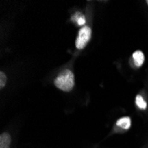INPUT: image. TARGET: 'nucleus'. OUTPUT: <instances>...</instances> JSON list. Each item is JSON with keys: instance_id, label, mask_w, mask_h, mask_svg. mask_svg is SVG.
Instances as JSON below:
<instances>
[{"instance_id": "1", "label": "nucleus", "mask_w": 148, "mask_h": 148, "mask_svg": "<svg viewBox=\"0 0 148 148\" xmlns=\"http://www.w3.org/2000/svg\"><path fill=\"white\" fill-rule=\"evenodd\" d=\"M54 85L62 91H71L75 86L74 73L70 69H64L54 79Z\"/></svg>"}, {"instance_id": "2", "label": "nucleus", "mask_w": 148, "mask_h": 148, "mask_svg": "<svg viewBox=\"0 0 148 148\" xmlns=\"http://www.w3.org/2000/svg\"><path fill=\"white\" fill-rule=\"evenodd\" d=\"M90 36H91V29L90 27H88V26L82 27L78 32V36L75 40L76 48L78 50L84 49L90 40Z\"/></svg>"}, {"instance_id": "3", "label": "nucleus", "mask_w": 148, "mask_h": 148, "mask_svg": "<svg viewBox=\"0 0 148 148\" xmlns=\"http://www.w3.org/2000/svg\"><path fill=\"white\" fill-rule=\"evenodd\" d=\"M12 142V138L10 134L4 132L0 136V148H10Z\"/></svg>"}, {"instance_id": "4", "label": "nucleus", "mask_w": 148, "mask_h": 148, "mask_svg": "<svg viewBox=\"0 0 148 148\" xmlns=\"http://www.w3.org/2000/svg\"><path fill=\"white\" fill-rule=\"evenodd\" d=\"M132 59L136 66H141L145 61V55L141 51H136L135 52H133Z\"/></svg>"}, {"instance_id": "5", "label": "nucleus", "mask_w": 148, "mask_h": 148, "mask_svg": "<svg viewBox=\"0 0 148 148\" xmlns=\"http://www.w3.org/2000/svg\"><path fill=\"white\" fill-rule=\"evenodd\" d=\"M116 124L121 127L122 129L123 130H128L130 129V125H131V121H130V118L128 117V116H125V117H123V118H121L117 121V123Z\"/></svg>"}, {"instance_id": "6", "label": "nucleus", "mask_w": 148, "mask_h": 148, "mask_svg": "<svg viewBox=\"0 0 148 148\" xmlns=\"http://www.w3.org/2000/svg\"><path fill=\"white\" fill-rule=\"evenodd\" d=\"M136 105L139 107L140 109H143V110H145L146 108V106H147V104H146L145 100L143 99V97L141 95H138L136 97Z\"/></svg>"}, {"instance_id": "7", "label": "nucleus", "mask_w": 148, "mask_h": 148, "mask_svg": "<svg viewBox=\"0 0 148 148\" xmlns=\"http://www.w3.org/2000/svg\"><path fill=\"white\" fill-rule=\"evenodd\" d=\"M6 81H7V77L5 74L4 72H0V89L5 88L6 84Z\"/></svg>"}, {"instance_id": "8", "label": "nucleus", "mask_w": 148, "mask_h": 148, "mask_svg": "<svg viewBox=\"0 0 148 148\" xmlns=\"http://www.w3.org/2000/svg\"><path fill=\"white\" fill-rule=\"evenodd\" d=\"M77 24L80 25V26H83V27H84V25L85 24V19H84V16L81 15V16L77 19Z\"/></svg>"}, {"instance_id": "9", "label": "nucleus", "mask_w": 148, "mask_h": 148, "mask_svg": "<svg viewBox=\"0 0 148 148\" xmlns=\"http://www.w3.org/2000/svg\"><path fill=\"white\" fill-rule=\"evenodd\" d=\"M146 4H147V5H148V0H146V2H145Z\"/></svg>"}]
</instances>
